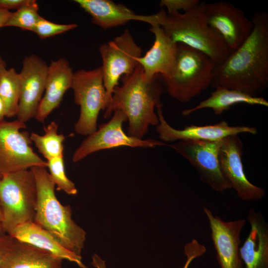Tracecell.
<instances>
[{
  "instance_id": "1",
  "label": "cell",
  "mask_w": 268,
  "mask_h": 268,
  "mask_svg": "<svg viewBox=\"0 0 268 268\" xmlns=\"http://www.w3.org/2000/svg\"><path fill=\"white\" fill-rule=\"evenodd\" d=\"M252 32L242 44L213 69L211 86L258 96L268 86V13L256 12Z\"/></svg>"
},
{
  "instance_id": "2",
  "label": "cell",
  "mask_w": 268,
  "mask_h": 268,
  "mask_svg": "<svg viewBox=\"0 0 268 268\" xmlns=\"http://www.w3.org/2000/svg\"><path fill=\"white\" fill-rule=\"evenodd\" d=\"M122 84L114 90L111 101L104 111V118L120 110L127 116V134L139 139L147 134L150 126L159 123L155 108L163 106L161 97L165 89L160 75L146 80L139 65L130 75L122 77Z\"/></svg>"
},
{
  "instance_id": "3",
  "label": "cell",
  "mask_w": 268,
  "mask_h": 268,
  "mask_svg": "<svg viewBox=\"0 0 268 268\" xmlns=\"http://www.w3.org/2000/svg\"><path fill=\"white\" fill-rule=\"evenodd\" d=\"M36 181L37 203L34 222L48 231L65 248L77 256L86 240V232L72 219L69 205H63L57 198L55 185L46 168H30Z\"/></svg>"
},
{
  "instance_id": "4",
  "label": "cell",
  "mask_w": 268,
  "mask_h": 268,
  "mask_svg": "<svg viewBox=\"0 0 268 268\" xmlns=\"http://www.w3.org/2000/svg\"><path fill=\"white\" fill-rule=\"evenodd\" d=\"M205 4V2L201 1L183 13H167L161 27L173 42L203 53L217 66L225 60L229 53L222 41L207 22Z\"/></svg>"
},
{
  "instance_id": "5",
  "label": "cell",
  "mask_w": 268,
  "mask_h": 268,
  "mask_svg": "<svg viewBox=\"0 0 268 268\" xmlns=\"http://www.w3.org/2000/svg\"><path fill=\"white\" fill-rule=\"evenodd\" d=\"M214 66L203 53L178 43L174 67L168 75L161 77L165 89L178 101L189 102L211 86Z\"/></svg>"
},
{
  "instance_id": "6",
  "label": "cell",
  "mask_w": 268,
  "mask_h": 268,
  "mask_svg": "<svg viewBox=\"0 0 268 268\" xmlns=\"http://www.w3.org/2000/svg\"><path fill=\"white\" fill-rule=\"evenodd\" d=\"M37 203L34 175L30 169L4 175L0 179V207L4 231L34 221Z\"/></svg>"
},
{
  "instance_id": "7",
  "label": "cell",
  "mask_w": 268,
  "mask_h": 268,
  "mask_svg": "<svg viewBox=\"0 0 268 268\" xmlns=\"http://www.w3.org/2000/svg\"><path fill=\"white\" fill-rule=\"evenodd\" d=\"M71 88L74 103L80 107V115L74 124L75 132L88 135L97 129L101 110H105L110 101L104 87L101 67L74 72Z\"/></svg>"
},
{
  "instance_id": "8",
  "label": "cell",
  "mask_w": 268,
  "mask_h": 268,
  "mask_svg": "<svg viewBox=\"0 0 268 268\" xmlns=\"http://www.w3.org/2000/svg\"><path fill=\"white\" fill-rule=\"evenodd\" d=\"M26 128L17 120L0 121V179L7 174L30 169L47 167V161L34 151L30 134L20 131Z\"/></svg>"
},
{
  "instance_id": "9",
  "label": "cell",
  "mask_w": 268,
  "mask_h": 268,
  "mask_svg": "<svg viewBox=\"0 0 268 268\" xmlns=\"http://www.w3.org/2000/svg\"><path fill=\"white\" fill-rule=\"evenodd\" d=\"M99 51L104 85L111 102L120 79L131 74L139 65L137 59L142 56V50L127 29L112 40L101 45Z\"/></svg>"
},
{
  "instance_id": "10",
  "label": "cell",
  "mask_w": 268,
  "mask_h": 268,
  "mask_svg": "<svg viewBox=\"0 0 268 268\" xmlns=\"http://www.w3.org/2000/svg\"><path fill=\"white\" fill-rule=\"evenodd\" d=\"M113 113L108 122L101 124L96 131L82 141L73 154V162H78L93 152L121 146L144 148L170 146L165 142L153 138L139 139L128 135L123 129L124 123L128 121L127 116L120 110Z\"/></svg>"
},
{
  "instance_id": "11",
  "label": "cell",
  "mask_w": 268,
  "mask_h": 268,
  "mask_svg": "<svg viewBox=\"0 0 268 268\" xmlns=\"http://www.w3.org/2000/svg\"><path fill=\"white\" fill-rule=\"evenodd\" d=\"M222 140H180L170 147L188 160L203 182L213 190L222 192L231 186L220 166L218 156Z\"/></svg>"
},
{
  "instance_id": "12",
  "label": "cell",
  "mask_w": 268,
  "mask_h": 268,
  "mask_svg": "<svg viewBox=\"0 0 268 268\" xmlns=\"http://www.w3.org/2000/svg\"><path fill=\"white\" fill-rule=\"evenodd\" d=\"M204 13L208 25L222 41L229 54L242 44L254 28L252 20L228 1L205 2Z\"/></svg>"
},
{
  "instance_id": "13",
  "label": "cell",
  "mask_w": 268,
  "mask_h": 268,
  "mask_svg": "<svg viewBox=\"0 0 268 268\" xmlns=\"http://www.w3.org/2000/svg\"><path fill=\"white\" fill-rule=\"evenodd\" d=\"M48 65L35 54L26 56L19 73L20 94L17 120L25 123L35 117L45 91Z\"/></svg>"
},
{
  "instance_id": "14",
  "label": "cell",
  "mask_w": 268,
  "mask_h": 268,
  "mask_svg": "<svg viewBox=\"0 0 268 268\" xmlns=\"http://www.w3.org/2000/svg\"><path fill=\"white\" fill-rule=\"evenodd\" d=\"M242 154L243 144L238 135L223 139L218 156L221 172L241 199L261 200L265 195V191L248 180L244 171Z\"/></svg>"
},
{
  "instance_id": "15",
  "label": "cell",
  "mask_w": 268,
  "mask_h": 268,
  "mask_svg": "<svg viewBox=\"0 0 268 268\" xmlns=\"http://www.w3.org/2000/svg\"><path fill=\"white\" fill-rule=\"evenodd\" d=\"M162 108H157L159 123L156 130L159 138L164 142L180 140L217 141L240 134L249 133L254 135L257 133V129L255 127L230 126L224 121L214 125L201 126L191 125L183 129H176L167 123Z\"/></svg>"
},
{
  "instance_id": "16",
  "label": "cell",
  "mask_w": 268,
  "mask_h": 268,
  "mask_svg": "<svg viewBox=\"0 0 268 268\" xmlns=\"http://www.w3.org/2000/svg\"><path fill=\"white\" fill-rule=\"evenodd\" d=\"M80 7L91 16L92 22L107 30L124 25L132 20L142 21L151 26H161L167 13L162 8L157 13L144 15L136 14L126 6L111 0H75Z\"/></svg>"
},
{
  "instance_id": "17",
  "label": "cell",
  "mask_w": 268,
  "mask_h": 268,
  "mask_svg": "<svg viewBox=\"0 0 268 268\" xmlns=\"http://www.w3.org/2000/svg\"><path fill=\"white\" fill-rule=\"evenodd\" d=\"M209 223L211 237L221 268H244L240 254V234L245 219L225 222L203 208Z\"/></svg>"
},
{
  "instance_id": "18",
  "label": "cell",
  "mask_w": 268,
  "mask_h": 268,
  "mask_svg": "<svg viewBox=\"0 0 268 268\" xmlns=\"http://www.w3.org/2000/svg\"><path fill=\"white\" fill-rule=\"evenodd\" d=\"M149 31L154 35V43L144 56L137 59L146 80L158 75H168L175 64L177 50V44L171 40L160 25H153Z\"/></svg>"
},
{
  "instance_id": "19",
  "label": "cell",
  "mask_w": 268,
  "mask_h": 268,
  "mask_svg": "<svg viewBox=\"0 0 268 268\" xmlns=\"http://www.w3.org/2000/svg\"><path fill=\"white\" fill-rule=\"evenodd\" d=\"M74 72L67 60L60 58L48 66L45 93L39 105L35 119L44 123L61 104L66 92L71 88Z\"/></svg>"
},
{
  "instance_id": "20",
  "label": "cell",
  "mask_w": 268,
  "mask_h": 268,
  "mask_svg": "<svg viewBox=\"0 0 268 268\" xmlns=\"http://www.w3.org/2000/svg\"><path fill=\"white\" fill-rule=\"evenodd\" d=\"M251 230L240 248L244 268H268V226L262 214L254 209L249 211Z\"/></svg>"
},
{
  "instance_id": "21",
  "label": "cell",
  "mask_w": 268,
  "mask_h": 268,
  "mask_svg": "<svg viewBox=\"0 0 268 268\" xmlns=\"http://www.w3.org/2000/svg\"><path fill=\"white\" fill-rule=\"evenodd\" d=\"M17 240L46 251L61 259L76 264L80 268H88L76 255L62 245L48 231L34 221L20 224L7 233Z\"/></svg>"
},
{
  "instance_id": "22",
  "label": "cell",
  "mask_w": 268,
  "mask_h": 268,
  "mask_svg": "<svg viewBox=\"0 0 268 268\" xmlns=\"http://www.w3.org/2000/svg\"><path fill=\"white\" fill-rule=\"evenodd\" d=\"M210 96L200 102L196 106L185 109L182 112L184 116H189L194 112L205 108L212 110L215 115H221L233 106L240 103L252 105L268 106V102L263 97L252 96L241 91L217 86Z\"/></svg>"
},
{
  "instance_id": "23",
  "label": "cell",
  "mask_w": 268,
  "mask_h": 268,
  "mask_svg": "<svg viewBox=\"0 0 268 268\" xmlns=\"http://www.w3.org/2000/svg\"><path fill=\"white\" fill-rule=\"evenodd\" d=\"M59 259H61L46 251L16 240L0 265V268H38Z\"/></svg>"
},
{
  "instance_id": "24",
  "label": "cell",
  "mask_w": 268,
  "mask_h": 268,
  "mask_svg": "<svg viewBox=\"0 0 268 268\" xmlns=\"http://www.w3.org/2000/svg\"><path fill=\"white\" fill-rule=\"evenodd\" d=\"M44 134L40 135L35 133L30 134V138L47 160L64 156V146L63 142L65 136L59 134L58 125L53 121L44 127Z\"/></svg>"
},
{
  "instance_id": "25",
  "label": "cell",
  "mask_w": 268,
  "mask_h": 268,
  "mask_svg": "<svg viewBox=\"0 0 268 268\" xmlns=\"http://www.w3.org/2000/svg\"><path fill=\"white\" fill-rule=\"evenodd\" d=\"M20 94V77L15 68L6 69L0 76V96L5 117L17 116Z\"/></svg>"
},
{
  "instance_id": "26",
  "label": "cell",
  "mask_w": 268,
  "mask_h": 268,
  "mask_svg": "<svg viewBox=\"0 0 268 268\" xmlns=\"http://www.w3.org/2000/svg\"><path fill=\"white\" fill-rule=\"evenodd\" d=\"M38 4L36 0L24 6L13 12L5 26H12L34 32L36 24L41 17L38 13Z\"/></svg>"
},
{
  "instance_id": "27",
  "label": "cell",
  "mask_w": 268,
  "mask_h": 268,
  "mask_svg": "<svg viewBox=\"0 0 268 268\" xmlns=\"http://www.w3.org/2000/svg\"><path fill=\"white\" fill-rule=\"evenodd\" d=\"M51 179L57 187V190L62 191L69 195H75L77 190L75 184L67 177L64 165V156L47 160Z\"/></svg>"
},
{
  "instance_id": "28",
  "label": "cell",
  "mask_w": 268,
  "mask_h": 268,
  "mask_svg": "<svg viewBox=\"0 0 268 268\" xmlns=\"http://www.w3.org/2000/svg\"><path fill=\"white\" fill-rule=\"evenodd\" d=\"M77 24H58L49 21L43 17H41L38 21L34 32L41 39H46L50 37L59 35L69 30L74 29Z\"/></svg>"
},
{
  "instance_id": "29",
  "label": "cell",
  "mask_w": 268,
  "mask_h": 268,
  "mask_svg": "<svg viewBox=\"0 0 268 268\" xmlns=\"http://www.w3.org/2000/svg\"><path fill=\"white\" fill-rule=\"evenodd\" d=\"M201 2L199 0H161L160 6L167 9V14L179 12L180 10L186 12Z\"/></svg>"
},
{
  "instance_id": "30",
  "label": "cell",
  "mask_w": 268,
  "mask_h": 268,
  "mask_svg": "<svg viewBox=\"0 0 268 268\" xmlns=\"http://www.w3.org/2000/svg\"><path fill=\"white\" fill-rule=\"evenodd\" d=\"M184 250L187 257V260L183 268H188L195 259L202 256L206 250V248L196 239H193L187 243Z\"/></svg>"
},
{
  "instance_id": "31",
  "label": "cell",
  "mask_w": 268,
  "mask_h": 268,
  "mask_svg": "<svg viewBox=\"0 0 268 268\" xmlns=\"http://www.w3.org/2000/svg\"><path fill=\"white\" fill-rule=\"evenodd\" d=\"M16 242L15 238L7 233L0 235V265Z\"/></svg>"
},
{
  "instance_id": "32",
  "label": "cell",
  "mask_w": 268,
  "mask_h": 268,
  "mask_svg": "<svg viewBox=\"0 0 268 268\" xmlns=\"http://www.w3.org/2000/svg\"><path fill=\"white\" fill-rule=\"evenodd\" d=\"M34 0H0V8L9 11L32 3Z\"/></svg>"
},
{
  "instance_id": "33",
  "label": "cell",
  "mask_w": 268,
  "mask_h": 268,
  "mask_svg": "<svg viewBox=\"0 0 268 268\" xmlns=\"http://www.w3.org/2000/svg\"><path fill=\"white\" fill-rule=\"evenodd\" d=\"M91 264L95 268H107L105 261L96 254L92 256Z\"/></svg>"
},
{
  "instance_id": "34",
  "label": "cell",
  "mask_w": 268,
  "mask_h": 268,
  "mask_svg": "<svg viewBox=\"0 0 268 268\" xmlns=\"http://www.w3.org/2000/svg\"><path fill=\"white\" fill-rule=\"evenodd\" d=\"M11 14L10 11L0 8V28L5 26Z\"/></svg>"
},
{
  "instance_id": "35",
  "label": "cell",
  "mask_w": 268,
  "mask_h": 268,
  "mask_svg": "<svg viewBox=\"0 0 268 268\" xmlns=\"http://www.w3.org/2000/svg\"><path fill=\"white\" fill-rule=\"evenodd\" d=\"M62 262L63 260L59 259L52 264L38 268H62Z\"/></svg>"
},
{
  "instance_id": "36",
  "label": "cell",
  "mask_w": 268,
  "mask_h": 268,
  "mask_svg": "<svg viewBox=\"0 0 268 268\" xmlns=\"http://www.w3.org/2000/svg\"><path fill=\"white\" fill-rule=\"evenodd\" d=\"M4 117H5L4 106L0 96V121L4 120Z\"/></svg>"
},
{
  "instance_id": "37",
  "label": "cell",
  "mask_w": 268,
  "mask_h": 268,
  "mask_svg": "<svg viewBox=\"0 0 268 268\" xmlns=\"http://www.w3.org/2000/svg\"><path fill=\"white\" fill-rule=\"evenodd\" d=\"M6 69V64L0 56V76Z\"/></svg>"
},
{
  "instance_id": "38",
  "label": "cell",
  "mask_w": 268,
  "mask_h": 268,
  "mask_svg": "<svg viewBox=\"0 0 268 268\" xmlns=\"http://www.w3.org/2000/svg\"><path fill=\"white\" fill-rule=\"evenodd\" d=\"M5 233H6L4 231L3 228L2 227L1 224L0 222V235H2Z\"/></svg>"
},
{
  "instance_id": "39",
  "label": "cell",
  "mask_w": 268,
  "mask_h": 268,
  "mask_svg": "<svg viewBox=\"0 0 268 268\" xmlns=\"http://www.w3.org/2000/svg\"><path fill=\"white\" fill-rule=\"evenodd\" d=\"M2 213H1V209H0V223L2 221Z\"/></svg>"
}]
</instances>
